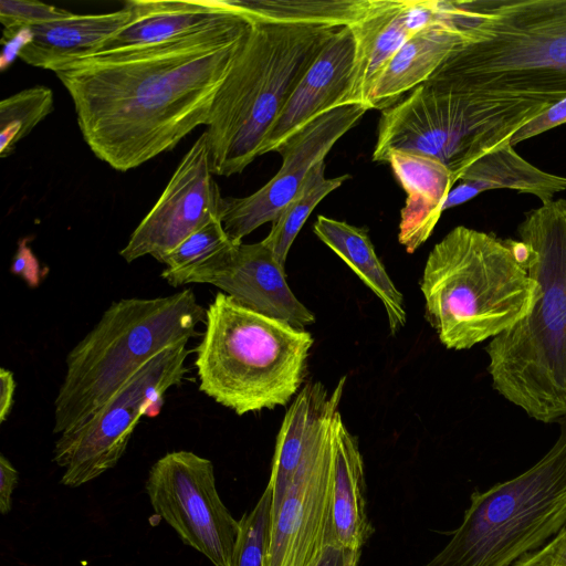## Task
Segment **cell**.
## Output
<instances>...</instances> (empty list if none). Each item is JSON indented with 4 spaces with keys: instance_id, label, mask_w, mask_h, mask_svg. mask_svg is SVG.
<instances>
[{
    "instance_id": "1",
    "label": "cell",
    "mask_w": 566,
    "mask_h": 566,
    "mask_svg": "<svg viewBox=\"0 0 566 566\" xmlns=\"http://www.w3.org/2000/svg\"><path fill=\"white\" fill-rule=\"evenodd\" d=\"M250 20L228 19L169 42L95 53L53 67L93 154L127 171L207 125Z\"/></svg>"
},
{
    "instance_id": "2",
    "label": "cell",
    "mask_w": 566,
    "mask_h": 566,
    "mask_svg": "<svg viewBox=\"0 0 566 566\" xmlns=\"http://www.w3.org/2000/svg\"><path fill=\"white\" fill-rule=\"evenodd\" d=\"M459 46L427 83L485 99L566 97V0H440Z\"/></svg>"
},
{
    "instance_id": "3",
    "label": "cell",
    "mask_w": 566,
    "mask_h": 566,
    "mask_svg": "<svg viewBox=\"0 0 566 566\" xmlns=\"http://www.w3.org/2000/svg\"><path fill=\"white\" fill-rule=\"evenodd\" d=\"M517 233L537 300L490 340L488 371L493 388L528 417L557 422L566 416V199L527 211Z\"/></svg>"
},
{
    "instance_id": "4",
    "label": "cell",
    "mask_w": 566,
    "mask_h": 566,
    "mask_svg": "<svg viewBox=\"0 0 566 566\" xmlns=\"http://www.w3.org/2000/svg\"><path fill=\"white\" fill-rule=\"evenodd\" d=\"M424 316L449 349H470L517 324L537 300L520 241L464 226L428 255L420 281Z\"/></svg>"
},
{
    "instance_id": "5",
    "label": "cell",
    "mask_w": 566,
    "mask_h": 566,
    "mask_svg": "<svg viewBox=\"0 0 566 566\" xmlns=\"http://www.w3.org/2000/svg\"><path fill=\"white\" fill-rule=\"evenodd\" d=\"M207 122L213 175L240 174L258 156L292 93L339 28L250 21Z\"/></svg>"
},
{
    "instance_id": "6",
    "label": "cell",
    "mask_w": 566,
    "mask_h": 566,
    "mask_svg": "<svg viewBox=\"0 0 566 566\" xmlns=\"http://www.w3.org/2000/svg\"><path fill=\"white\" fill-rule=\"evenodd\" d=\"M205 319L206 310L190 289L113 302L66 357L54 400L53 433L82 424L150 358L188 343Z\"/></svg>"
},
{
    "instance_id": "7",
    "label": "cell",
    "mask_w": 566,
    "mask_h": 566,
    "mask_svg": "<svg viewBox=\"0 0 566 566\" xmlns=\"http://www.w3.org/2000/svg\"><path fill=\"white\" fill-rule=\"evenodd\" d=\"M205 323L195 360L200 391L239 416L285 406L297 395L314 344L308 332L223 292L206 308Z\"/></svg>"
},
{
    "instance_id": "8",
    "label": "cell",
    "mask_w": 566,
    "mask_h": 566,
    "mask_svg": "<svg viewBox=\"0 0 566 566\" xmlns=\"http://www.w3.org/2000/svg\"><path fill=\"white\" fill-rule=\"evenodd\" d=\"M551 449L521 474L473 492L459 527L423 566H513L566 524V416Z\"/></svg>"
},
{
    "instance_id": "9",
    "label": "cell",
    "mask_w": 566,
    "mask_h": 566,
    "mask_svg": "<svg viewBox=\"0 0 566 566\" xmlns=\"http://www.w3.org/2000/svg\"><path fill=\"white\" fill-rule=\"evenodd\" d=\"M552 105L532 101L485 99L424 82L384 109L373 160L394 150L430 156L458 182L484 151L511 137Z\"/></svg>"
},
{
    "instance_id": "10",
    "label": "cell",
    "mask_w": 566,
    "mask_h": 566,
    "mask_svg": "<svg viewBox=\"0 0 566 566\" xmlns=\"http://www.w3.org/2000/svg\"><path fill=\"white\" fill-rule=\"evenodd\" d=\"M188 354L187 342L157 354L82 424L60 434L52 460L64 469L63 485L81 486L117 464L140 418L157 416L165 392L182 381Z\"/></svg>"
},
{
    "instance_id": "11",
    "label": "cell",
    "mask_w": 566,
    "mask_h": 566,
    "mask_svg": "<svg viewBox=\"0 0 566 566\" xmlns=\"http://www.w3.org/2000/svg\"><path fill=\"white\" fill-rule=\"evenodd\" d=\"M145 489L155 513L185 545L213 566H232L239 521L218 493L210 460L191 451L168 452L151 465Z\"/></svg>"
},
{
    "instance_id": "12",
    "label": "cell",
    "mask_w": 566,
    "mask_h": 566,
    "mask_svg": "<svg viewBox=\"0 0 566 566\" xmlns=\"http://www.w3.org/2000/svg\"><path fill=\"white\" fill-rule=\"evenodd\" d=\"M367 112L358 104L333 108L307 123L279 148L283 158L276 175L250 196L226 197L221 221L233 243L273 221L300 189L310 169L324 160L336 142Z\"/></svg>"
},
{
    "instance_id": "13",
    "label": "cell",
    "mask_w": 566,
    "mask_h": 566,
    "mask_svg": "<svg viewBox=\"0 0 566 566\" xmlns=\"http://www.w3.org/2000/svg\"><path fill=\"white\" fill-rule=\"evenodd\" d=\"M221 203L203 133L182 157L161 196L119 255L128 263L145 255L159 261L191 233L221 219Z\"/></svg>"
},
{
    "instance_id": "14",
    "label": "cell",
    "mask_w": 566,
    "mask_h": 566,
    "mask_svg": "<svg viewBox=\"0 0 566 566\" xmlns=\"http://www.w3.org/2000/svg\"><path fill=\"white\" fill-rule=\"evenodd\" d=\"M333 483L332 424L298 468L272 517L264 566H318L331 544Z\"/></svg>"
},
{
    "instance_id": "15",
    "label": "cell",
    "mask_w": 566,
    "mask_h": 566,
    "mask_svg": "<svg viewBox=\"0 0 566 566\" xmlns=\"http://www.w3.org/2000/svg\"><path fill=\"white\" fill-rule=\"evenodd\" d=\"M166 282L172 286L212 284L240 305L300 329L315 323L313 312L291 291L285 268L263 241L232 243Z\"/></svg>"
},
{
    "instance_id": "16",
    "label": "cell",
    "mask_w": 566,
    "mask_h": 566,
    "mask_svg": "<svg viewBox=\"0 0 566 566\" xmlns=\"http://www.w3.org/2000/svg\"><path fill=\"white\" fill-rule=\"evenodd\" d=\"M355 38L339 28L307 70L269 130L260 156L277 148L324 113L348 104L353 85Z\"/></svg>"
},
{
    "instance_id": "17",
    "label": "cell",
    "mask_w": 566,
    "mask_h": 566,
    "mask_svg": "<svg viewBox=\"0 0 566 566\" xmlns=\"http://www.w3.org/2000/svg\"><path fill=\"white\" fill-rule=\"evenodd\" d=\"M345 382L344 376L332 392L319 381L307 382L290 405L276 436L268 483L272 491V517L298 468L331 429Z\"/></svg>"
},
{
    "instance_id": "18",
    "label": "cell",
    "mask_w": 566,
    "mask_h": 566,
    "mask_svg": "<svg viewBox=\"0 0 566 566\" xmlns=\"http://www.w3.org/2000/svg\"><path fill=\"white\" fill-rule=\"evenodd\" d=\"M129 22L96 53L138 49L180 39L221 22L238 11L223 0H129Z\"/></svg>"
},
{
    "instance_id": "19",
    "label": "cell",
    "mask_w": 566,
    "mask_h": 566,
    "mask_svg": "<svg viewBox=\"0 0 566 566\" xmlns=\"http://www.w3.org/2000/svg\"><path fill=\"white\" fill-rule=\"evenodd\" d=\"M385 161L407 193L400 210L398 241L413 253L431 235L457 181L442 163L423 154L394 150Z\"/></svg>"
},
{
    "instance_id": "20",
    "label": "cell",
    "mask_w": 566,
    "mask_h": 566,
    "mask_svg": "<svg viewBox=\"0 0 566 566\" xmlns=\"http://www.w3.org/2000/svg\"><path fill=\"white\" fill-rule=\"evenodd\" d=\"M333 449L331 544L361 551L374 533L366 511L364 460L357 439L346 428L339 410L333 421Z\"/></svg>"
},
{
    "instance_id": "21",
    "label": "cell",
    "mask_w": 566,
    "mask_h": 566,
    "mask_svg": "<svg viewBox=\"0 0 566 566\" xmlns=\"http://www.w3.org/2000/svg\"><path fill=\"white\" fill-rule=\"evenodd\" d=\"M443 206V211L491 189H512L533 195L542 205L566 190V177L546 172L522 158L510 140L484 151L459 176Z\"/></svg>"
},
{
    "instance_id": "22",
    "label": "cell",
    "mask_w": 566,
    "mask_h": 566,
    "mask_svg": "<svg viewBox=\"0 0 566 566\" xmlns=\"http://www.w3.org/2000/svg\"><path fill=\"white\" fill-rule=\"evenodd\" d=\"M130 20V11L74 14L29 27L30 42L19 57L33 66L52 70L65 62L95 54L102 44Z\"/></svg>"
},
{
    "instance_id": "23",
    "label": "cell",
    "mask_w": 566,
    "mask_h": 566,
    "mask_svg": "<svg viewBox=\"0 0 566 566\" xmlns=\"http://www.w3.org/2000/svg\"><path fill=\"white\" fill-rule=\"evenodd\" d=\"M460 42L459 32L442 18L440 23L410 36L378 78L368 109H387L427 82Z\"/></svg>"
},
{
    "instance_id": "24",
    "label": "cell",
    "mask_w": 566,
    "mask_h": 566,
    "mask_svg": "<svg viewBox=\"0 0 566 566\" xmlns=\"http://www.w3.org/2000/svg\"><path fill=\"white\" fill-rule=\"evenodd\" d=\"M401 8L402 0H374L369 12L349 27L355 38V61L348 104L368 111L378 78L410 38L402 23Z\"/></svg>"
},
{
    "instance_id": "25",
    "label": "cell",
    "mask_w": 566,
    "mask_h": 566,
    "mask_svg": "<svg viewBox=\"0 0 566 566\" xmlns=\"http://www.w3.org/2000/svg\"><path fill=\"white\" fill-rule=\"evenodd\" d=\"M313 231L381 301L391 334L403 327L407 321L403 296L377 256L368 231L325 216H317Z\"/></svg>"
},
{
    "instance_id": "26",
    "label": "cell",
    "mask_w": 566,
    "mask_h": 566,
    "mask_svg": "<svg viewBox=\"0 0 566 566\" xmlns=\"http://www.w3.org/2000/svg\"><path fill=\"white\" fill-rule=\"evenodd\" d=\"M250 21L350 27L370 10L374 0H223Z\"/></svg>"
},
{
    "instance_id": "27",
    "label": "cell",
    "mask_w": 566,
    "mask_h": 566,
    "mask_svg": "<svg viewBox=\"0 0 566 566\" xmlns=\"http://www.w3.org/2000/svg\"><path fill=\"white\" fill-rule=\"evenodd\" d=\"M348 177L326 178L324 160L310 169L297 192L272 221L269 234L262 240L280 265L285 268L291 245L314 208Z\"/></svg>"
},
{
    "instance_id": "28",
    "label": "cell",
    "mask_w": 566,
    "mask_h": 566,
    "mask_svg": "<svg viewBox=\"0 0 566 566\" xmlns=\"http://www.w3.org/2000/svg\"><path fill=\"white\" fill-rule=\"evenodd\" d=\"M53 92L42 85L22 90L0 103V156H9L17 144L54 108Z\"/></svg>"
},
{
    "instance_id": "29",
    "label": "cell",
    "mask_w": 566,
    "mask_h": 566,
    "mask_svg": "<svg viewBox=\"0 0 566 566\" xmlns=\"http://www.w3.org/2000/svg\"><path fill=\"white\" fill-rule=\"evenodd\" d=\"M272 525V491L266 485L256 504L239 521L232 566H264Z\"/></svg>"
},
{
    "instance_id": "30",
    "label": "cell",
    "mask_w": 566,
    "mask_h": 566,
    "mask_svg": "<svg viewBox=\"0 0 566 566\" xmlns=\"http://www.w3.org/2000/svg\"><path fill=\"white\" fill-rule=\"evenodd\" d=\"M232 243L224 231L221 219L212 220L187 237L178 247L158 261L166 265L161 272V277L166 281L185 272Z\"/></svg>"
},
{
    "instance_id": "31",
    "label": "cell",
    "mask_w": 566,
    "mask_h": 566,
    "mask_svg": "<svg viewBox=\"0 0 566 566\" xmlns=\"http://www.w3.org/2000/svg\"><path fill=\"white\" fill-rule=\"evenodd\" d=\"M71 13L64 9L38 1H0V21L4 29L32 27L65 18Z\"/></svg>"
},
{
    "instance_id": "32",
    "label": "cell",
    "mask_w": 566,
    "mask_h": 566,
    "mask_svg": "<svg viewBox=\"0 0 566 566\" xmlns=\"http://www.w3.org/2000/svg\"><path fill=\"white\" fill-rule=\"evenodd\" d=\"M401 19L410 36L441 22L439 0H402Z\"/></svg>"
},
{
    "instance_id": "33",
    "label": "cell",
    "mask_w": 566,
    "mask_h": 566,
    "mask_svg": "<svg viewBox=\"0 0 566 566\" xmlns=\"http://www.w3.org/2000/svg\"><path fill=\"white\" fill-rule=\"evenodd\" d=\"M566 123V97L553 104L538 117L527 123L524 127L517 130L512 137L510 143L515 146L516 144L532 138L536 135L543 134L554 127Z\"/></svg>"
},
{
    "instance_id": "34",
    "label": "cell",
    "mask_w": 566,
    "mask_h": 566,
    "mask_svg": "<svg viewBox=\"0 0 566 566\" xmlns=\"http://www.w3.org/2000/svg\"><path fill=\"white\" fill-rule=\"evenodd\" d=\"M566 565V524L539 549L524 556L513 566Z\"/></svg>"
},
{
    "instance_id": "35",
    "label": "cell",
    "mask_w": 566,
    "mask_h": 566,
    "mask_svg": "<svg viewBox=\"0 0 566 566\" xmlns=\"http://www.w3.org/2000/svg\"><path fill=\"white\" fill-rule=\"evenodd\" d=\"M27 239H23L19 242L10 271L23 279L30 287H38L41 280V270L38 259L27 244Z\"/></svg>"
},
{
    "instance_id": "36",
    "label": "cell",
    "mask_w": 566,
    "mask_h": 566,
    "mask_svg": "<svg viewBox=\"0 0 566 566\" xmlns=\"http://www.w3.org/2000/svg\"><path fill=\"white\" fill-rule=\"evenodd\" d=\"M30 40L31 31L29 27L20 29H3V48L0 60L2 71L9 67L15 57H19L20 52L30 42Z\"/></svg>"
},
{
    "instance_id": "37",
    "label": "cell",
    "mask_w": 566,
    "mask_h": 566,
    "mask_svg": "<svg viewBox=\"0 0 566 566\" xmlns=\"http://www.w3.org/2000/svg\"><path fill=\"white\" fill-rule=\"evenodd\" d=\"M18 481V470L3 454H0V513L3 515L11 511L12 493Z\"/></svg>"
},
{
    "instance_id": "38",
    "label": "cell",
    "mask_w": 566,
    "mask_h": 566,
    "mask_svg": "<svg viewBox=\"0 0 566 566\" xmlns=\"http://www.w3.org/2000/svg\"><path fill=\"white\" fill-rule=\"evenodd\" d=\"M361 551L328 544L318 566H359Z\"/></svg>"
},
{
    "instance_id": "39",
    "label": "cell",
    "mask_w": 566,
    "mask_h": 566,
    "mask_svg": "<svg viewBox=\"0 0 566 566\" xmlns=\"http://www.w3.org/2000/svg\"><path fill=\"white\" fill-rule=\"evenodd\" d=\"M15 390V381L12 371L0 368V423L9 416Z\"/></svg>"
},
{
    "instance_id": "40",
    "label": "cell",
    "mask_w": 566,
    "mask_h": 566,
    "mask_svg": "<svg viewBox=\"0 0 566 566\" xmlns=\"http://www.w3.org/2000/svg\"><path fill=\"white\" fill-rule=\"evenodd\" d=\"M555 566H566V565H555Z\"/></svg>"
}]
</instances>
